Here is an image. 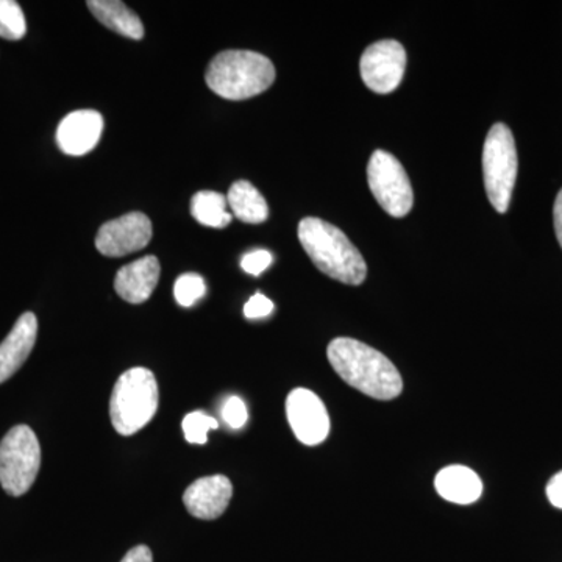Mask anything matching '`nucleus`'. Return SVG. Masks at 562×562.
<instances>
[{"instance_id":"obj_1","label":"nucleus","mask_w":562,"mask_h":562,"mask_svg":"<svg viewBox=\"0 0 562 562\" xmlns=\"http://www.w3.org/2000/svg\"><path fill=\"white\" fill-rule=\"evenodd\" d=\"M335 372L351 387L375 398L392 401L403 391V380L390 358L368 344L351 338L333 339L327 349Z\"/></svg>"},{"instance_id":"obj_2","label":"nucleus","mask_w":562,"mask_h":562,"mask_svg":"<svg viewBox=\"0 0 562 562\" xmlns=\"http://www.w3.org/2000/svg\"><path fill=\"white\" fill-rule=\"evenodd\" d=\"M297 235L310 260L330 279L358 286L368 277L361 251L330 222L305 217L299 224Z\"/></svg>"},{"instance_id":"obj_3","label":"nucleus","mask_w":562,"mask_h":562,"mask_svg":"<svg viewBox=\"0 0 562 562\" xmlns=\"http://www.w3.org/2000/svg\"><path fill=\"white\" fill-rule=\"evenodd\" d=\"M276 68L265 55L251 50H224L211 60L206 85L227 101H246L272 87Z\"/></svg>"},{"instance_id":"obj_4","label":"nucleus","mask_w":562,"mask_h":562,"mask_svg":"<svg viewBox=\"0 0 562 562\" xmlns=\"http://www.w3.org/2000/svg\"><path fill=\"white\" fill-rule=\"evenodd\" d=\"M160 392L157 379L146 368L122 373L110 398V417L114 430L132 436L143 430L157 414Z\"/></svg>"},{"instance_id":"obj_5","label":"nucleus","mask_w":562,"mask_h":562,"mask_svg":"<svg viewBox=\"0 0 562 562\" xmlns=\"http://www.w3.org/2000/svg\"><path fill=\"white\" fill-rule=\"evenodd\" d=\"M517 149L508 125H492L483 147L484 188L498 213H506L512 203L517 179Z\"/></svg>"},{"instance_id":"obj_6","label":"nucleus","mask_w":562,"mask_h":562,"mask_svg":"<svg viewBox=\"0 0 562 562\" xmlns=\"http://www.w3.org/2000/svg\"><path fill=\"white\" fill-rule=\"evenodd\" d=\"M41 447L38 438L27 425H18L0 442V484L13 497L31 490L38 476Z\"/></svg>"},{"instance_id":"obj_7","label":"nucleus","mask_w":562,"mask_h":562,"mask_svg":"<svg viewBox=\"0 0 562 562\" xmlns=\"http://www.w3.org/2000/svg\"><path fill=\"white\" fill-rule=\"evenodd\" d=\"M368 183L373 198L392 217H403L413 209L414 192L402 162L384 150H375L368 165Z\"/></svg>"},{"instance_id":"obj_8","label":"nucleus","mask_w":562,"mask_h":562,"mask_svg":"<svg viewBox=\"0 0 562 562\" xmlns=\"http://www.w3.org/2000/svg\"><path fill=\"white\" fill-rule=\"evenodd\" d=\"M406 69V52L398 41L373 43L362 54L361 79L376 94H390L402 83Z\"/></svg>"},{"instance_id":"obj_9","label":"nucleus","mask_w":562,"mask_h":562,"mask_svg":"<svg viewBox=\"0 0 562 562\" xmlns=\"http://www.w3.org/2000/svg\"><path fill=\"white\" fill-rule=\"evenodd\" d=\"M151 239V222L139 211L106 222L95 236V249L105 257L121 258L143 250Z\"/></svg>"},{"instance_id":"obj_10","label":"nucleus","mask_w":562,"mask_h":562,"mask_svg":"<svg viewBox=\"0 0 562 562\" xmlns=\"http://www.w3.org/2000/svg\"><path fill=\"white\" fill-rule=\"evenodd\" d=\"M286 416L295 438L305 446H319L330 432V417L314 392L294 390L286 398Z\"/></svg>"},{"instance_id":"obj_11","label":"nucleus","mask_w":562,"mask_h":562,"mask_svg":"<svg viewBox=\"0 0 562 562\" xmlns=\"http://www.w3.org/2000/svg\"><path fill=\"white\" fill-rule=\"evenodd\" d=\"M103 117L95 110L69 113L57 128V143L63 154L81 157L90 154L102 138Z\"/></svg>"},{"instance_id":"obj_12","label":"nucleus","mask_w":562,"mask_h":562,"mask_svg":"<svg viewBox=\"0 0 562 562\" xmlns=\"http://www.w3.org/2000/svg\"><path fill=\"white\" fill-rule=\"evenodd\" d=\"M232 495L233 486L227 476H205L184 491L183 503L191 516L214 520L227 512Z\"/></svg>"},{"instance_id":"obj_13","label":"nucleus","mask_w":562,"mask_h":562,"mask_svg":"<svg viewBox=\"0 0 562 562\" xmlns=\"http://www.w3.org/2000/svg\"><path fill=\"white\" fill-rule=\"evenodd\" d=\"M160 261L154 255L139 258V260L124 266L116 273L114 290L122 301L139 305L149 301L160 280Z\"/></svg>"},{"instance_id":"obj_14","label":"nucleus","mask_w":562,"mask_h":562,"mask_svg":"<svg viewBox=\"0 0 562 562\" xmlns=\"http://www.w3.org/2000/svg\"><path fill=\"white\" fill-rule=\"evenodd\" d=\"M38 335V321L33 313H24L0 344V384L11 379L31 357Z\"/></svg>"},{"instance_id":"obj_15","label":"nucleus","mask_w":562,"mask_h":562,"mask_svg":"<svg viewBox=\"0 0 562 562\" xmlns=\"http://www.w3.org/2000/svg\"><path fill=\"white\" fill-rule=\"evenodd\" d=\"M435 487L443 501L471 505L482 497L483 483L472 469L449 465L436 475Z\"/></svg>"},{"instance_id":"obj_16","label":"nucleus","mask_w":562,"mask_h":562,"mask_svg":"<svg viewBox=\"0 0 562 562\" xmlns=\"http://www.w3.org/2000/svg\"><path fill=\"white\" fill-rule=\"evenodd\" d=\"M88 9L95 20L102 22L110 31L120 33L125 38L143 40L144 25L138 14L133 13L124 2L117 0H90Z\"/></svg>"},{"instance_id":"obj_17","label":"nucleus","mask_w":562,"mask_h":562,"mask_svg":"<svg viewBox=\"0 0 562 562\" xmlns=\"http://www.w3.org/2000/svg\"><path fill=\"white\" fill-rule=\"evenodd\" d=\"M227 202L233 216L246 224H261L268 220V202L250 181L239 180L233 183Z\"/></svg>"},{"instance_id":"obj_18","label":"nucleus","mask_w":562,"mask_h":562,"mask_svg":"<svg viewBox=\"0 0 562 562\" xmlns=\"http://www.w3.org/2000/svg\"><path fill=\"white\" fill-rule=\"evenodd\" d=\"M227 198L216 191H201L191 199V214L199 224L211 228H225L232 222Z\"/></svg>"},{"instance_id":"obj_19","label":"nucleus","mask_w":562,"mask_h":562,"mask_svg":"<svg viewBox=\"0 0 562 562\" xmlns=\"http://www.w3.org/2000/svg\"><path fill=\"white\" fill-rule=\"evenodd\" d=\"M27 33L24 11L14 0H0V38L20 41Z\"/></svg>"},{"instance_id":"obj_20","label":"nucleus","mask_w":562,"mask_h":562,"mask_svg":"<svg viewBox=\"0 0 562 562\" xmlns=\"http://www.w3.org/2000/svg\"><path fill=\"white\" fill-rule=\"evenodd\" d=\"M205 292V281L199 273H183L177 279L176 286H173L176 301L184 308H190L194 303L201 301Z\"/></svg>"},{"instance_id":"obj_21","label":"nucleus","mask_w":562,"mask_h":562,"mask_svg":"<svg viewBox=\"0 0 562 562\" xmlns=\"http://www.w3.org/2000/svg\"><path fill=\"white\" fill-rule=\"evenodd\" d=\"M217 420L205 413L194 412L183 419L184 439L195 446H203L209 441V431L216 430Z\"/></svg>"},{"instance_id":"obj_22","label":"nucleus","mask_w":562,"mask_h":562,"mask_svg":"<svg viewBox=\"0 0 562 562\" xmlns=\"http://www.w3.org/2000/svg\"><path fill=\"white\" fill-rule=\"evenodd\" d=\"M222 419H224L225 424H227L232 430H241L244 425L247 424V419H249L246 403H244L241 398L236 397V395H233V397L224 403Z\"/></svg>"},{"instance_id":"obj_23","label":"nucleus","mask_w":562,"mask_h":562,"mask_svg":"<svg viewBox=\"0 0 562 562\" xmlns=\"http://www.w3.org/2000/svg\"><path fill=\"white\" fill-rule=\"evenodd\" d=\"M272 261L273 257L271 251L265 249L251 250L249 254L244 255L241 268L244 269V272L258 277L272 265Z\"/></svg>"},{"instance_id":"obj_24","label":"nucleus","mask_w":562,"mask_h":562,"mask_svg":"<svg viewBox=\"0 0 562 562\" xmlns=\"http://www.w3.org/2000/svg\"><path fill=\"white\" fill-rule=\"evenodd\" d=\"M273 308H276V306H273L272 301H269L266 295L258 292V294H255L254 297L246 303V306H244V316H246L247 319H262V317L271 316Z\"/></svg>"},{"instance_id":"obj_25","label":"nucleus","mask_w":562,"mask_h":562,"mask_svg":"<svg viewBox=\"0 0 562 562\" xmlns=\"http://www.w3.org/2000/svg\"><path fill=\"white\" fill-rule=\"evenodd\" d=\"M547 497L557 508L562 509V472L557 473L547 486Z\"/></svg>"},{"instance_id":"obj_26","label":"nucleus","mask_w":562,"mask_h":562,"mask_svg":"<svg viewBox=\"0 0 562 562\" xmlns=\"http://www.w3.org/2000/svg\"><path fill=\"white\" fill-rule=\"evenodd\" d=\"M121 562H154L149 547L138 546L125 554Z\"/></svg>"},{"instance_id":"obj_27","label":"nucleus","mask_w":562,"mask_h":562,"mask_svg":"<svg viewBox=\"0 0 562 562\" xmlns=\"http://www.w3.org/2000/svg\"><path fill=\"white\" fill-rule=\"evenodd\" d=\"M553 220L554 232H557L558 241H560L562 247V190L558 194L557 201H554Z\"/></svg>"}]
</instances>
